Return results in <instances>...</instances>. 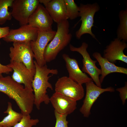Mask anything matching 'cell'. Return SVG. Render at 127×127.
<instances>
[{
    "mask_svg": "<svg viewBox=\"0 0 127 127\" xmlns=\"http://www.w3.org/2000/svg\"><path fill=\"white\" fill-rule=\"evenodd\" d=\"M92 56L96 60L101 67V73L99 79L101 84L105 77L110 74L119 73L127 74V68L117 66L114 64L110 62L102 56L99 53L94 52Z\"/></svg>",
    "mask_w": 127,
    "mask_h": 127,
    "instance_id": "cell-16",
    "label": "cell"
},
{
    "mask_svg": "<svg viewBox=\"0 0 127 127\" xmlns=\"http://www.w3.org/2000/svg\"><path fill=\"white\" fill-rule=\"evenodd\" d=\"M56 119L55 127H68V122L67 120V115L59 114L55 111H54Z\"/></svg>",
    "mask_w": 127,
    "mask_h": 127,
    "instance_id": "cell-23",
    "label": "cell"
},
{
    "mask_svg": "<svg viewBox=\"0 0 127 127\" xmlns=\"http://www.w3.org/2000/svg\"><path fill=\"white\" fill-rule=\"evenodd\" d=\"M69 27L67 20L57 24L56 33L44 51V59L46 63L55 59L59 53L70 43L72 35L69 32Z\"/></svg>",
    "mask_w": 127,
    "mask_h": 127,
    "instance_id": "cell-2",
    "label": "cell"
},
{
    "mask_svg": "<svg viewBox=\"0 0 127 127\" xmlns=\"http://www.w3.org/2000/svg\"><path fill=\"white\" fill-rule=\"evenodd\" d=\"M1 42L0 41V45ZM13 71L12 68L7 65H4L0 63V77H3V74H8Z\"/></svg>",
    "mask_w": 127,
    "mask_h": 127,
    "instance_id": "cell-25",
    "label": "cell"
},
{
    "mask_svg": "<svg viewBox=\"0 0 127 127\" xmlns=\"http://www.w3.org/2000/svg\"><path fill=\"white\" fill-rule=\"evenodd\" d=\"M10 29L8 27H0V39L3 38L8 34Z\"/></svg>",
    "mask_w": 127,
    "mask_h": 127,
    "instance_id": "cell-26",
    "label": "cell"
},
{
    "mask_svg": "<svg viewBox=\"0 0 127 127\" xmlns=\"http://www.w3.org/2000/svg\"><path fill=\"white\" fill-rule=\"evenodd\" d=\"M4 113L8 115L0 121V126L4 127H13L20 121L23 115L21 113L14 111L12 109V104L10 102H8L7 109Z\"/></svg>",
    "mask_w": 127,
    "mask_h": 127,
    "instance_id": "cell-18",
    "label": "cell"
},
{
    "mask_svg": "<svg viewBox=\"0 0 127 127\" xmlns=\"http://www.w3.org/2000/svg\"><path fill=\"white\" fill-rule=\"evenodd\" d=\"M40 4L39 0H14L11 12L12 16L20 26L28 24L30 17Z\"/></svg>",
    "mask_w": 127,
    "mask_h": 127,
    "instance_id": "cell-6",
    "label": "cell"
},
{
    "mask_svg": "<svg viewBox=\"0 0 127 127\" xmlns=\"http://www.w3.org/2000/svg\"><path fill=\"white\" fill-rule=\"evenodd\" d=\"M127 48L126 42L116 38L111 41L106 46L103 51V56L108 61L114 64L117 60L127 63V56L123 52Z\"/></svg>",
    "mask_w": 127,
    "mask_h": 127,
    "instance_id": "cell-12",
    "label": "cell"
},
{
    "mask_svg": "<svg viewBox=\"0 0 127 127\" xmlns=\"http://www.w3.org/2000/svg\"><path fill=\"white\" fill-rule=\"evenodd\" d=\"M0 127H3L0 126Z\"/></svg>",
    "mask_w": 127,
    "mask_h": 127,
    "instance_id": "cell-28",
    "label": "cell"
},
{
    "mask_svg": "<svg viewBox=\"0 0 127 127\" xmlns=\"http://www.w3.org/2000/svg\"><path fill=\"white\" fill-rule=\"evenodd\" d=\"M116 91L119 92V96L122 100V103L124 105L127 99V83L126 82L123 87L116 89Z\"/></svg>",
    "mask_w": 127,
    "mask_h": 127,
    "instance_id": "cell-24",
    "label": "cell"
},
{
    "mask_svg": "<svg viewBox=\"0 0 127 127\" xmlns=\"http://www.w3.org/2000/svg\"><path fill=\"white\" fill-rule=\"evenodd\" d=\"M56 32L53 30L50 31H39L36 40L30 42L34 58L37 64L40 66L46 64L44 57L45 50L49 42L53 38Z\"/></svg>",
    "mask_w": 127,
    "mask_h": 127,
    "instance_id": "cell-9",
    "label": "cell"
},
{
    "mask_svg": "<svg viewBox=\"0 0 127 127\" xmlns=\"http://www.w3.org/2000/svg\"><path fill=\"white\" fill-rule=\"evenodd\" d=\"M51 0H39L40 3L43 4L45 6Z\"/></svg>",
    "mask_w": 127,
    "mask_h": 127,
    "instance_id": "cell-27",
    "label": "cell"
},
{
    "mask_svg": "<svg viewBox=\"0 0 127 127\" xmlns=\"http://www.w3.org/2000/svg\"><path fill=\"white\" fill-rule=\"evenodd\" d=\"M88 47V44L85 42H83L81 45L79 47H75L70 44L69 46L71 51L77 52L82 56V71L88 74L95 84L99 87H101L99 79L101 71L96 66V64L97 61L93 60L91 58L87 51Z\"/></svg>",
    "mask_w": 127,
    "mask_h": 127,
    "instance_id": "cell-5",
    "label": "cell"
},
{
    "mask_svg": "<svg viewBox=\"0 0 127 127\" xmlns=\"http://www.w3.org/2000/svg\"><path fill=\"white\" fill-rule=\"evenodd\" d=\"M34 62L36 68L35 73L32 83V86L34 95V105L38 110L40 109L41 104L44 103L48 104L50 103V98L47 94L48 88L53 90L52 84L48 81L51 76L50 74L56 75L58 73L57 69H50L46 64L41 66H39L35 60Z\"/></svg>",
    "mask_w": 127,
    "mask_h": 127,
    "instance_id": "cell-1",
    "label": "cell"
},
{
    "mask_svg": "<svg viewBox=\"0 0 127 127\" xmlns=\"http://www.w3.org/2000/svg\"><path fill=\"white\" fill-rule=\"evenodd\" d=\"M53 21L45 7L40 4L30 17L28 24L39 31H50L53 30Z\"/></svg>",
    "mask_w": 127,
    "mask_h": 127,
    "instance_id": "cell-11",
    "label": "cell"
},
{
    "mask_svg": "<svg viewBox=\"0 0 127 127\" xmlns=\"http://www.w3.org/2000/svg\"><path fill=\"white\" fill-rule=\"evenodd\" d=\"M68 19L73 20L79 17V7L73 0H64Z\"/></svg>",
    "mask_w": 127,
    "mask_h": 127,
    "instance_id": "cell-21",
    "label": "cell"
},
{
    "mask_svg": "<svg viewBox=\"0 0 127 127\" xmlns=\"http://www.w3.org/2000/svg\"><path fill=\"white\" fill-rule=\"evenodd\" d=\"M14 0H0V25L4 24L12 18L9 8L12 7Z\"/></svg>",
    "mask_w": 127,
    "mask_h": 127,
    "instance_id": "cell-20",
    "label": "cell"
},
{
    "mask_svg": "<svg viewBox=\"0 0 127 127\" xmlns=\"http://www.w3.org/2000/svg\"><path fill=\"white\" fill-rule=\"evenodd\" d=\"M85 84L86 95L79 111L84 117L88 118L91 114V110L92 106L100 95L105 92H114L115 90L111 87L105 88L99 87L93 81Z\"/></svg>",
    "mask_w": 127,
    "mask_h": 127,
    "instance_id": "cell-8",
    "label": "cell"
},
{
    "mask_svg": "<svg viewBox=\"0 0 127 127\" xmlns=\"http://www.w3.org/2000/svg\"><path fill=\"white\" fill-rule=\"evenodd\" d=\"M7 65L13 71L11 77L15 81L24 84L26 88L33 89L32 83L35 72L28 69L22 63L10 61Z\"/></svg>",
    "mask_w": 127,
    "mask_h": 127,
    "instance_id": "cell-13",
    "label": "cell"
},
{
    "mask_svg": "<svg viewBox=\"0 0 127 127\" xmlns=\"http://www.w3.org/2000/svg\"><path fill=\"white\" fill-rule=\"evenodd\" d=\"M30 42L13 43L9 48V54L10 61L22 63L30 71L35 72L34 62V55Z\"/></svg>",
    "mask_w": 127,
    "mask_h": 127,
    "instance_id": "cell-4",
    "label": "cell"
},
{
    "mask_svg": "<svg viewBox=\"0 0 127 127\" xmlns=\"http://www.w3.org/2000/svg\"><path fill=\"white\" fill-rule=\"evenodd\" d=\"M45 8L53 21L57 24L68 19L64 0H52Z\"/></svg>",
    "mask_w": 127,
    "mask_h": 127,
    "instance_id": "cell-17",
    "label": "cell"
},
{
    "mask_svg": "<svg viewBox=\"0 0 127 127\" xmlns=\"http://www.w3.org/2000/svg\"><path fill=\"white\" fill-rule=\"evenodd\" d=\"M39 122L38 119H31L30 114L23 115L20 121L12 127H32L36 125Z\"/></svg>",
    "mask_w": 127,
    "mask_h": 127,
    "instance_id": "cell-22",
    "label": "cell"
},
{
    "mask_svg": "<svg viewBox=\"0 0 127 127\" xmlns=\"http://www.w3.org/2000/svg\"><path fill=\"white\" fill-rule=\"evenodd\" d=\"M38 31L37 28L27 24L17 29H10L8 35L2 39L7 42L34 41L37 38Z\"/></svg>",
    "mask_w": 127,
    "mask_h": 127,
    "instance_id": "cell-10",
    "label": "cell"
},
{
    "mask_svg": "<svg viewBox=\"0 0 127 127\" xmlns=\"http://www.w3.org/2000/svg\"><path fill=\"white\" fill-rule=\"evenodd\" d=\"M50 101L58 113L68 115L77 108V101L60 93L55 92L50 98Z\"/></svg>",
    "mask_w": 127,
    "mask_h": 127,
    "instance_id": "cell-14",
    "label": "cell"
},
{
    "mask_svg": "<svg viewBox=\"0 0 127 127\" xmlns=\"http://www.w3.org/2000/svg\"><path fill=\"white\" fill-rule=\"evenodd\" d=\"M67 69L69 74L68 77L76 83L82 84L93 80L80 69L77 60L71 58L66 54L62 55Z\"/></svg>",
    "mask_w": 127,
    "mask_h": 127,
    "instance_id": "cell-15",
    "label": "cell"
},
{
    "mask_svg": "<svg viewBox=\"0 0 127 127\" xmlns=\"http://www.w3.org/2000/svg\"><path fill=\"white\" fill-rule=\"evenodd\" d=\"M120 23L117 31V38L125 42L127 41V8L119 14Z\"/></svg>",
    "mask_w": 127,
    "mask_h": 127,
    "instance_id": "cell-19",
    "label": "cell"
},
{
    "mask_svg": "<svg viewBox=\"0 0 127 127\" xmlns=\"http://www.w3.org/2000/svg\"><path fill=\"white\" fill-rule=\"evenodd\" d=\"M55 92L61 94L77 101L84 97V91L82 85L73 81L68 77L59 78L55 86Z\"/></svg>",
    "mask_w": 127,
    "mask_h": 127,
    "instance_id": "cell-7",
    "label": "cell"
},
{
    "mask_svg": "<svg viewBox=\"0 0 127 127\" xmlns=\"http://www.w3.org/2000/svg\"><path fill=\"white\" fill-rule=\"evenodd\" d=\"M79 7L80 17V21H81V24L79 28L75 32L76 38L80 39L82 35L87 34L97 40L91 29L94 26L95 15L100 9L99 5L96 3L86 4H81Z\"/></svg>",
    "mask_w": 127,
    "mask_h": 127,
    "instance_id": "cell-3",
    "label": "cell"
}]
</instances>
